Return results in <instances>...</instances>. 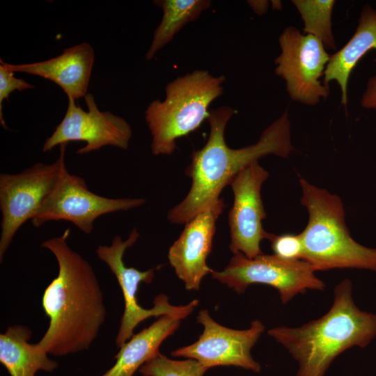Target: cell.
<instances>
[{
    "label": "cell",
    "mask_w": 376,
    "mask_h": 376,
    "mask_svg": "<svg viewBox=\"0 0 376 376\" xmlns=\"http://www.w3.org/2000/svg\"><path fill=\"white\" fill-rule=\"evenodd\" d=\"M70 233L44 241L55 256L58 272L45 288L42 308L49 327L38 344L48 354L65 356L88 350L106 318L103 294L93 268L68 244Z\"/></svg>",
    "instance_id": "obj_1"
},
{
    "label": "cell",
    "mask_w": 376,
    "mask_h": 376,
    "mask_svg": "<svg viewBox=\"0 0 376 376\" xmlns=\"http://www.w3.org/2000/svg\"><path fill=\"white\" fill-rule=\"evenodd\" d=\"M236 113L227 106L210 110L208 139L203 148L192 153L185 170L191 185L185 198L169 211L171 223L186 224L219 200L224 187L250 164L268 155L287 158L294 150L288 110L263 132L256 143L237 149L229 148L224 132Z\"/></svg>",
    "instance_id": "obj_2"
},
{
    "label": "cell",
    "mask_w": 376,
    "mask_h": 376,
    "mask_svg": "<svg viewBox=\"0 0 376 376\" xmlns=\"http://www.w3.org/2000/svg\"><path fill=\"white\" fill-rule=\"evenodd\" d=\"M268 334L298 363L296 376H324L332 361L353 347H366L376 337V314L361 311L345 279L334 290L329 310L297 327H278Z\"/></svg>",
    "instance_id": "obj_3"
},
{
    "label": "cell",
    "mask_w": 376,
    "mask_h": 376,
    "mask_svg": "<svg viewBox=\"0 0 376 376\" xmlns=\"http://www.w3.org/2000/svg\"><path fill=\"white\" fill-rule=\"evenodd\" d=\"M300 202L308 210V221L299 233L302 260L316 271L364 269L376 272V249L364 246L350 235L340 198L300 178Z\"/></svg>",
    "instance_id": "obj_4"
},
{
    "label": "cell",
    "mask_w": 376,
    "mask_h": 376,
    "mask_svg": "<svg viewBox=\"0 0 376 376\" xmlns=\"http://www.w3.org/2000/svg\"><path fill=\"white\" fill-rule=\"evenodd\" d=\"M225 80L224 75L214 77L207 70H196L166 85L165 100L152 101L145 111L154 155H171L178 139L208 118L209 107L222 95Z\"/></svg>",
    "instance_id": "obj_5"
},
{
    "label": "cell",
    "mask_w": 376,
    "mask_h": 376,
    "mask_svg": "<svg viewBox=\"0 0 376 376\" xmlns=\"http://www.w3.org/2000/svg\"><path fill=\"white\" fill-rule=\"evenodd\" d=\"M67 145L59 146V156L52 164L39 162L18 173L0 175L1 262L17 230L33 219L67 169Z\"/></svg>",
    "instance_id": "obj_6"
},
{
    "label": "cell",
    "mask_w": 376,
    "mask_h": 376,
    "mask_svg": "<svg viewBox=\"0 0 376 376\" xmlns=\"http://www.w3.org/2000/svg\"><path fill=\"white\" fill-rule=\"evenodd\" d=\"M211 274L238 294L244 293L252 284L272 286L278 291L283 304L308 290L322 291L326 288L305 260H287L274 254L262 253L249 258L237 252L224 270H213Z\"/></svg>",
    "instance_id": "obj_7"
},
{
    "label": "cell",
    "mask_w": 376,
    "mask_h": 376,
    "mask_svg": "<svg viewBox=\"0 0 376 376\" xmlns=\"http://www.w3.org/2000/svg\"><path fill=\"white\" fill-rule=\"evenodd\" d=\"M139 237V232L134 228L126 240L123 241L120 236L116 235L110 245H99L96 250L97 257L107 265L116 276L124 298V312L116 338L118 347L130 340L134 335V329L146 319L171 315L182 320L191 314L199 303L198 300L194 299L185 306H173L169 304L165 295L160 294L155 297L154 306L151 308H144L138 304L136 292L139 284L142 282L150 283L155 271L159 268L140 271L125 265L123 256L125 251L134 244Z\"/></svg>",
    "instance_id": "obj_8"
},
{
    "label": "cell",
    "mask_w": 376,
    "mask_h": 376,
    "mask_svg": "<svg viewBox=\"0 0 376 376\" xmlns=\"http://www.w3.org/2000/svg\"><path fill=\"white\" fill-rule=\"evenodd\" d=\"M281 54L275 59V73L286 83L290 98L307 105H315L329 95V88L322 84L330 59L321 41L288 26L280 35Z\"/></svg>",
    "instance_id": "obj_9"
},
{
    "label": "cell",
    "mask_w": 376,
    "mask_h": 376,
    "mask_svg": "<svg viewBox=\"0 0 376 376\" xmlns=\"http://www.w3.org/2000/svg\"><path fill=\"white\" fill-rule=\"evenodd\" d=\"M143 198H107L91 191L85 180L66 169L31 220L38 228L51 221L72 222L85 234L93 230L95 219L104 214L127 211L145 204Z\"/></svg>",
    "instance_id": "obj_10"
},
{
    "label": "cell",
    "mask_w": 376,
    "mask_h": 376,
    "mask_svg": "<svg viewBox=\"0 0 376 376\" xmlns=\"http://www.w3.org/2000/svg\"><path fill=\"white\" fill-rule=\"evenodd\" d=\"M88 111L69 99L65 114L54 132L47 138L42 151L47 152L56 146L71 141H82L86 145L76 152L88 154L106 146L126 150L132 137V128L122 117L109 111H101L92 94L84 97Z\"/></svg>",
    "instance_id": "obj_11"
},
{
    "label": "cell",
    "mask_w": 376,
    "mask_h": 376,
    "mask_svg": "<svg viewBox=\"0 0 376 376\" xmlns=\"http://www.w3.org/2000/svg\"><path fill=\"white\" fill-rule=\"evenodd\" d=\"M203 331L198 340L171 352L172 356L198 361L207 368L219 366H235L260 372V365L251 354V350L265 330L258 320L251 322L249 329L237 330L216 322L207 310L197 316Z\"/></svg>",
    "instance_id": "obj_12"
},
{
    "label": "cell",
    "mask_w": 376,
    "mask_h": 376,
    "mask_svg": "<svg viewBox=\"0 0 376 376\" xmlns=\"http://www.w3.org/2000/svg\"><path fill=\"white\" fill-rule=\"evenodd\" d=\"M269 173L258 162L242 169L230 181L234 195L233 207L228 214L230 242L233 253L240 252L249 258L263 253L260 242L270 233L263 227L267 214L261 197L263 183Z\"/></svg>",
    "instance_id": "obj_13"
},
{
    "label": "cell",
    "mask_w": 376,
    "mask_h": 376,
    "mask_svg": "<svg viewBox=\"0 0 376 376\" xmlns=\"http://www.w3.org/2000/svg\"><path fill=\"white\" fill-rule=\"evenodd\" d=\"M225 203L219 198L201 211L185 226L169 250L168 258L188 290H198L202 279L212 273L206 260L211 252L216 223Z\"/></svg>",
    "instance_id": "obj_14"
},
{
    "label": "cell",
    "mask_w": 376,
    "mask_h": 376,
    "mask_svg": "<svg viewBox=\"0 0 376 376\" xmlns=\"http://www.w3.org/2000/svg\"><path fill=\"white\" fill-rule=\"evenodd\" d=\"M94 56L92 46L82 42L48 60L26 64L3 63L13 72L36 75L56 83L68 100H75L87 94Z\"/></svg>",
    "instance_id": "obj_15"
},
{
    "label": "cell",
    "mask_w": 376,
    "mask_h": 376,
    "mask_svg": "<svg viewBox=\"0 0 376 376\" xmlns=\"http://www.w3.org/2000/svg\"><path fill=\"white\" fill-rule=\"evenodd\" d=\"M376 49V10L363 7L355 32L347 42L330 56L324 72L323 84L336 81L341 90V103L346 107L347 83L358 61L370 49Z\"/></svg>",
    "instance_id": "obj_16"
},
{
    "label": "cell",
    "mask_w": 376,
    "mask_h": 376,
    "mask_svg": "<svg viewBox=\"0 0 376 376\" xmlns=\"http://www.w3.org/2000/svg\"><path fill=\"white\" fill-rule=\"evenodd\" d=\"M181 319L163 315L148 327L134 334L115 356V364L101 376H133L159 352L162 343L179 327Z\"/></svg>",
    "instance_id": "obj_17"
},
{
    "label": "cell",
    "mask_w": 376,
    "mask_h": 376,
    "mask_svg": "<svg viewBox=\"0 0 376 376\" xmlns=\"http://www.w3.org/2000/svg\"><path fill=\"white\" fill-rule=\"evenodd\" d=\"M31 331L23 325H13L0 335V362L10 376H35L38 370L52 372L58 363L47 357L38 343H29Z\"/></svg>",
    "instance_id": "obj_18"
},
{
    "label": "cell",
    "mask_w": 376,
    "mask_h": 376,
    "mask_svg": "<svg viewBox=\"0 0 376 376\" xmlns=\"http://www.w3.org/2000/svg\"><path fill=\"white\" fill-rule=\"evenodd\" d=\"M153 3L163 10L161 22L155 30L152 40L146 54L147 61L151 60L156 53L172 40L174 36L187 23L199 17L207 9L211 1L208 0H158Z\"/></svg>",
    "instance_id": "obj_19"
},
{
    "label": "cell",
    "mask_w": 376,
    "mask_h": 376,
    "mask_svg": "<svg viewBox=\"0 0 376 376\" xmlns=\"http://www.w3.org/2000/svg\"><path fill=\"white\" fill-rule=\"evenodd\" d=\"M293 4L303 19L304 34L319 39L326 49L336 50L332 32L331 13L335 5L333 0H293Z\"/></svg>",
    "instance_id": "obj_20"
},
{
    "label": "cell",
    "mask_w": 376,
    "mask_h": 376,
    "mask_svg": "<svg viewBox=\"0 0 376 376\" xmlns=\"http://www.w3.org/2000/svg\"><path fill=\"white\" fill-rule=\"evenodd\" d=\"M207 370L196 360H172L159 352L139 370L143 376H203Z\"/></svg>",
    "instance_id": "obj_21"
},
{
    "label": "cell",
    "mask_w": 376,
    "mask_h": 376,
    "mask_svg": "<svg viewBox=\"0 0 376 376\" xmlns=\"http://www.w3.org/2000/svg\"><path fill=\"white\" fill-rule=\"evenodd\" d=\"M268 240L274 254L287 260H302L303 243L299 234H269Z\"/></svg>",
    "instance_id": "obj_22"
},
{
    "label": "cell",
    "mask_w": 376,
    "mask_h": 376,
    "mask_svg": "<svg viewBox=\"0 0 376 376\" xmlns=\"http://www.w3.org/2000/svg\"><path fill=\"white\" fill-rule=\"evenodd\" d=\"M33 88V85L24 79L15 77L14 72L7 68L3 61L0 60V123L5 129L7 127L3 117V100H8L10 93L15 91H21Z\"/></svg>",
    "instance_id": "obj_23"
},
{
    "label": "cell",
    "mask_w": 376,
    "mask_h": 376,
    "mask_svg": "<svg viewBox=\"0 0 376 376\" xmlns=\"http://www.w3.org/2000/svg\"><path fill=\"white\" fill-rule=\"evenodd\" d=\"M361 105L367 109H376V73L367 81L366 90L361 96Z\"/></svg>",
    "instance_id": "obj_24"
},
{
    "label": "cell",
    "mask_w": 376,
    "mask_h": 376,
    "mask_svg": "<svg viewBox=\"0 0 376 376\" xmlns=\"http://www.w3.org/2000/svg\"><path fill=\"white\" fill-rule=\"evenodd\" d=\"M255 4H256L257 6H256L255 5H253V4H250L253 9L255 10V12H256L258 14H263L264 13L267 9V1H260V3H258V1H253Z\"/></svg>",
    "instance_id": "obj_25"
}]
</instances>
